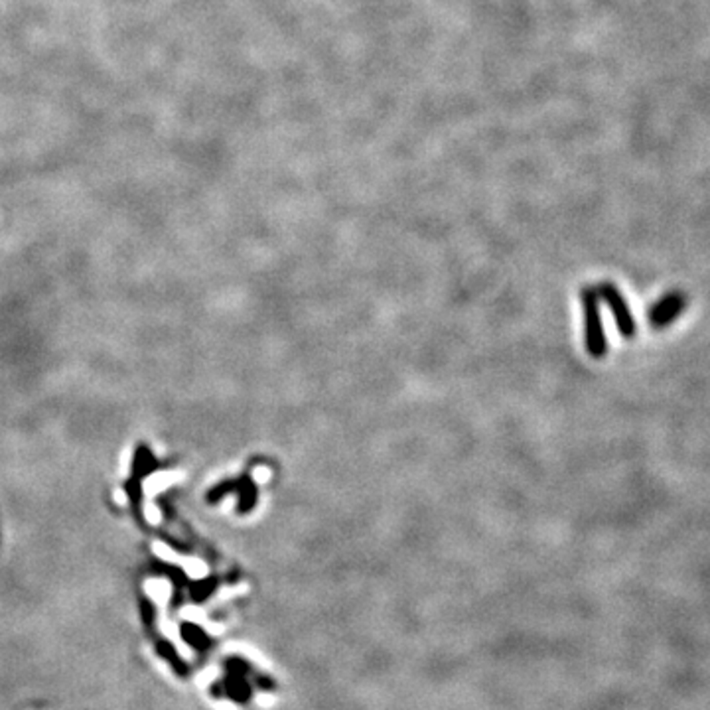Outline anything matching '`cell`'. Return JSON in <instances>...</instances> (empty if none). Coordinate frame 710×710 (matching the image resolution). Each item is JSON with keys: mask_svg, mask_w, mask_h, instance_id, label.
I'll list each match as a JSON object with an SVG mask.
<instances>
[{"mask_svg": "<svg viewBox=\"0 0 710 710\" xmlns=\"http://www.w3.org/2000/svg\"><path fill=\"white\" fill-rule=\"evenodd\" d=\"M181 562V566H184V570L188 573V575L192 576V578H201V576L206 575V566L199 562L197 559H178Z\"/></svg>", "mask_w": 710, "mask_h": 710, "instance_id": "cell-6", "label": "cell"}, {"mask_svg": "<svg viewBox=\"0 0 710 710\" xmlns=\"http://www.w3.org/2000/svg\"><path fill=\"white\" fill-rule=\"evenodd\" d=\"M113 499H115V503H117V505H121V507L129 505V496H126V491H124L122 487H115V491H113Z\"/></svg>", "mask_w": 710, "mask_h": 710, "instance_id": "cell-10", "label": "cell"}, {"mask_svg": "<svg viewBox=\"0 0 710 710\" xmlns=\"http://www.w3.org/2000/svg\"><path fill=\"white\" fill-rule=\"evenodd\" d=\"M582 306H584V326H586V349L592 357H604L608 342H606L604 324L600 314V296L594 288L582 290Z\"/></svg>", "mask_w": 710, "mask_h": 710, "instance_id": "cell-1", "label": "cell"}, {"mask_svg": "<svg viewBox=\"0 0 710 710\" xmlns=\"http://www.w3.org/2000/svg\"><path fill=\"white\" fill-rule=\"evenodd\" d=\"M146 592L151 594L152 598L156 600V602H166L168 598H170V594H172V586L168 584V580H146Z\"/></svg>", "mask_w": 710, "mask_h": 710, "instance_id": "cell-5", "label": "cell"}, {"mask_svg": "<svg viewBox=\"0 0 710 710\" xmlns=\"http://www.w3.org/2000/svg\"><path fill=\"white\" fill-rule=\"evenodd\" d=\"M152 551H154V555L158 557V559H162V560H168V562H174V560H178V557H176V553L168 546L166 543H160V541H154L152 543Z\"/></svg>", "mask_w": 710, "mask_h": 710, "instance_id": "cell-7", "label": "cell"}, {"mask_svg": "<svg viewBox=\"0 0 710 710\" xmlns=\"http://www.w3.org/2000/svg\"><path fill=\"white\" fill-rule=\"evenodd\" d=\"M131 466H133V448H126L121 454V466H119V476L121 478H129L131 474Z\"/></svg>", "mask_w": 710, "mask_h": 710, "instance_id": "cell-9", "label": "cell"}, {"mask_svg": "<svg viewBox=\"0 0 710 710\" xmlns=\"http://www.w3.org/2000/svg\"><path fill=\"white\" fill-rule=\"evenodd\" d=\"M683 304L685 302H683V298H680L679 294L667 296L661 302L655 304L653 310H651V322H653V326H665V324H669L673 318L679 314Z\"/></svg>", "mask_w": 710, "mask_h": 710, "instance_id": "cell-4", "label": "cell"}, {"mask_svg": "<svg viewBox=\"0 0 710 710\" xmlns=\"http://www.w3.org/2000/svg\"><path fill=\"white\" fill-rule=\"evenodd\" d=\"M596 292H598V296H600V298L608 304V308L612 310V316H614V320H616L618 330L621 332V335L632 337V335L635 333V320H634V316H632V312H630V308H628L625 300H623V296H621L620 290L614 287L612 282H604V285L598 288Z\"/></svg>", "mask_w": 710, "mask_h": 710, "instance_id": "cell-2", "label": "cell"}, {"mask_svg": "<svg viewBox=\"0 0 710 710\" xmlns=\"http://www.w3.org/2000/svg\"><path fill=\"white\" fill-rule=\"evenodd\" d=\"M181 478H184L181 472H154L142 482V493L146 496V499H152L168 489L170 485L178 484Z\"/></svg>", "mask_w": 710, "mask_h": 710, "instance_id": "cell-3", "label": "cell"}, {"mask_svg": "<svg viewBox=\"0 0 710 710\" xmlns=\"http://www.w3.org/2000/svg\"><path fill=\"white\" fill-rule=\"evenodd\" d=\"M144 517H146V521L151 525H160L162 523V513H160L158 505L152 503V499H146V503H144Z\"/></svg>", "mask_w": 710, "mask_h": 710, "instance_id": "cell-8", "label": "cell"}]
</instances>
